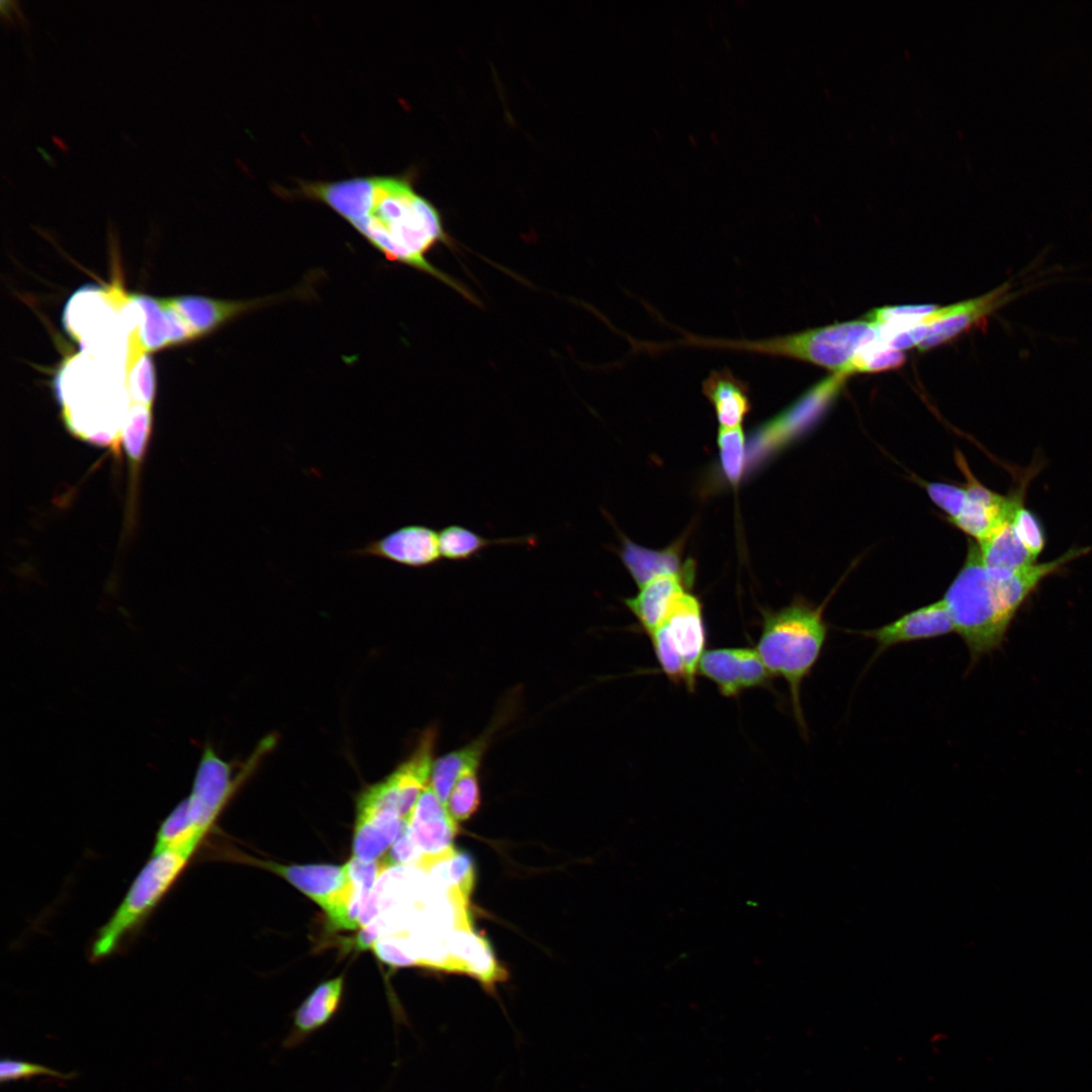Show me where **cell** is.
<instances>
[{"label":"cell","mask_w":1092,"mask_h":1092,"mask_svg":"<svg viewBox=\"0 0 1092 1092\" xmlns=\"http://www.w3.org/2000/svg\"><path fill=\"white\" fill-rule=\"evenodd\" d=\"M905 354L875 337L856 353L849 366L850 375L856 372L876 373L901 367Z\"/></svg>","instance_id":"cell-27"},{"label":"cell","mask_w":1092,"mask_h":1092,"mask_svg":"<svg viewBox=\"0 0 1092 1092\" xmlns=\"http://www.w3.org/2000/svg\"><path fill=\"white\" fill-rule=\"evenodd\" d=\"M477 770L464 771L454 784L447 800L446 808L457 823L468 820L478 809L480 790Z\"/></svg>","instance_id":"cell-29"},{"label":"cell","mask_w":1092,"mask_h":1092,"mask_svg":"<svg viewBox=\"0 0 1092 1092\" xmlns=\"http://www.w3.org/2000/svg\"><path fill=\"white\" fill-rule=\"evenodd\" d=\"M690 582L692 580L682 575L660 576L641 586L635 597L624 603L649 635L663 622L673 602L686 592Z\"/></svg>","instance_id":"cell-20"},{"label":"cell","mask_w":1092,"mask_h":1092,"mask_svg":"<svg viewBox=\"0 0 1092 1092\" xmlns=\"http://www.w3.org/2000/svg\"><path fill=\"white\" fill-rule=\"evenodd\" d=\"M1090 551L1092 545L1072 548L1054 560L1004 572L986 568L978 544L970 542L964 565L942 602L971 664L1002 645L1017 611L1044 578Z\"/></svg>","instance_id":"cell-2"},{"label":"cell","mask_w":1092,"mask_h":1092,"mask_svg":"<svg viewBox=\"0 0 1092 1092\" xmlns=\"http://www.w3.org/2000/svg\"><path fill=\"white\" fill-rule=\"evenodd\" d=\"M192 856L182 850L152 852L119 905L97 931L90 949L93 961L117 951L145 924L185 872Z\"/></svg>","instance_id":"cell-5"},{"label":"cell","mask_w":1092,"mask_h":1092,"mask_svg":"<svg viewBox=\"0 0 1092 1092\" xmlns=\"http://www.w3.org/2000/svg\"><path fill=\"white\" fill-rule=\"evenodd\" d=\"M144 313V325L139 327V337L146 352L194 341L192 333L167 298L145 294H128Z\"/></svg>","instance_id":"cell-18"},{"label":"cell","mask_w":1092,"mask_h":1092,"mask_svg":"<svg viewBox=\"0 0 1092 1092\" xmlns=\"http://www.w3.org/2000/svg\"><path fill=\"white\" fill-rule=\"evenodd\" d=\"M265 866L313 900L325 911L333 927L352 930L360 926L362 902L347 863L282 866L266 862Z\"/></svg>","instance_id":"cell-7"},{"label":"cell","mask_w":1092,"mask_h":1092,"mask_svg":"<svg viewBox=\"0 0 1092 1092\" xmlns=\"http://www.w3.org/2000/svg\"><path fill=\"white\" fill-rule=\"evenodd\" d=\"M201 841L182 799L159 826L153 851L182 850L193 855Z\"/></svg>","instance_id":"cell-25"},{"label":"cell","mask_w":1092,"mask_h":1092,"mask_svg":"<svg viewBox=\"0 0 1092 1092\" xmlns=\"http://www.w3.org/2000/svg\"><path fill=\"white\" fill-rule=\"evenodd\" d=\"M619 555L639 587L660 576L677 574L691 580L693 577L690 570L684 571L688 566H681L679 550L673 546L651 550L624 538Z\"/></svg>","instance_id":"cell-21"},{"label":"cell","mask_w":1092,"mask_h":1092,"mask_svg":"<svg viewBox=\"0 0 1092 1092\" xmlns=\"http://www.w3.org/2000/svg\"><path fill=\"white\" fill-rule=\"evenodd\" d=\"M457 825L429 784L420 796L410 821L411 832L422 851V858L417 866L419 869L423 870L428 863L453 849L452 842L458 831Z\"/></svg>","instance_id":"cell-15"},{"label":"cell","mask_w":1092,"mask_h":1092,"mask_svg":"<svg viewBox=\"0 0 1092 1092\" xmlns=\"http://www.w3.org/2000/svg\"><path fill=\"white\" fill-rule=\"evenodd\" d=\"M1012 284L1005 282L992 291L979 297L962 301L934 311V322L929 327L926 339L917 347L924 352L948 343L972 328L986 324L987 318L997 309L1020 295L1011 291Z\"/></svg>","instance_id":"cell-12"},{"label":"cell","mask_w":1092,"mask_h":1092,"mask_svg":"<svg viewBox=\"0 0 1092 1092\" xmlns=\"http://www.w3.org/2000/svg\"><path fill=\"white\" fill-rule=\"evenodd\" d=\"M125 388L134 403L153 407L156 392L155 366L152 358L144 354L131 366L125 368Z\"/></svg>","instance_id":"cell-30"},{"label":"cell","mask_w":1092,"mask_h":1092,"mask_svg":"<svg viewBox=\"0 0 1092 1092\" xmlns=\"http://www.w3.org/2000/svg\"><path fill=\"white\" fill-rule=\"evenodd\" d=\"M957 461L967 477L966 504L961 515L951 523L980 543L1011 518L1016 506L1023 500L1028 481L1022 482L1016 492L1002 495L989 489L973 475L960 452Z\"/></svg>","instance_id":"cell-8"},{"label":"cell","mask_w":1092,"mask_h":1092,"mask_svg":"<svg viewBox=\"0 0 1092 1092\" xmlns=\"http://www.w3.org/2000/svg\"><path fill=\"white\" fill-rule=\"evenodd\" d=\"M421 858L422 851L413 837L410 823L404 822L396 840L389 848V851L385 853L381 862L386 869L402 866L417 867Z\"/></svg>","instance_id":"cell-33"},{"label":"cell","mask_w":1092,"mask_h":1092,"mask_svg":"<svg viewBox=\"0 0 1092 1092\" xmlns=\"http://www.w3.org/2000/svg\"><path fill=\"white\" fill-rule=\"evenodd\" d=\"M977 544L982 562L990 570L1016 572L1036 563V559L1029 554L1016 536L1011 525V518L987 539Z\"/></svg>","instance_id":"cell-24"},{"label":"cell","mask_w":1092,"mask_h":1092,"mask_svg":"<svg viewBox=\"0 0 1092 1092\" xmlns=\"http://www.w3.org/2000/svg\"><path fill=\"white\" fill-rule=\"evenodd\" d=\"M702 390L714 407L720 428L741 427L751 408L749 387L729 368L712 371Z\"/></svg>","instance_id":"cell-19"},{"label":"cell","mask_w":1092,"mask_h":1092,"mask_svg":"<svg viewBox=\"0 0 1092 1092\" xmlns=\"http://www.w3.org/2000/svg\"><path fill=\"white\" fill-rule=\"evenodd\" d=\"M1011 525L1025 549L1037 559L1045 545V534L1038 518L1024 508L1023 500L1016 506Z\"/></svg>","instance_id":"cell-31"},{"label":"cell","mask_w":1092,"mask_h":1092,"mask_svg":"<svg viewBox=\"0 0 1092 1092\" xmlns=\"http://www.w3.org/2000/svg\"><path fill=\"white\" fill-rule=\"evenodd\" d=\"M849 376L846 373L830 374L785 411L757 427L748 442V466L760 465L811 427L837 397Z\"/></svg>","instance_id":"cell-6"},{"label":"cell","mask_w":1092,"mask_h":1092,"mask_svg":"<svg viewBox=\"0 0 1092 1092\" xmlns=\"http://www.w3.org/2000/svg\"><path fill=\"white\" fill-rule=\"evenodd\" d=\"M52 141H53V143H54V144H56V145H57V146H58V147H59V148H60V149H61L62 151H64V152H68V150H69V147L67 146V144H66V143H65V142H64V141H63V140H62L61 138H59V136H56V135H53V136H52Z\"/></svg>","instance_id":"cell-37"},{"label":"cell","mask_w":1092,"mask_h":1092,"mask_svg":"<svg viewBox=\"0 0 1092 1092\" xmlns=\"http://www.w3.org/2000/svg\"><path fill=\"white\" fill-rule=\"evenodd\" d=\"M690 140L692 141V143H693V145H694V146H695V145L697 146V142H695V139H694V136H693V135H690Z\"/></svg>","instance_id":"cell-39"},{"label":"cell","mask_w":1092,"mask_h":1092,"mask_svg":"<svg viewBox=\"0 0 1092 1092\" xmlns=\"http://www.w3.org/2000/svg\"><path fill=\"white\" fill-rule=\"evenodd\" d=\"M717 444L722 471L728 481L736 486L743 476L747 463L742 428H719Z\"/></svg>","instance_id":"cell-28"},{"label":"cell","mask_w":1092,"mask_h":1092,"mask_svg":"<svg viewBox=\"0 0 1092 1092\" xmlns=\"http://www.w3.org/2000/svg\"><path fill=\"white\" fill-rule=\"evenodd\" d=\"M451 972L467 974L486 988L507 978L506 970L496 961L489 942L476 933L471 925L453 930L447 938Z\"/></svg>","instance_id":"cell-16"},{"label":"cell","mask_w":1092,"mask_h":1092,"mask_svg":"<svg viewBox=\"0 0 1092 1092\" xmlns=\"http://www.w3.org/2000/svg\"><path fill=\"white\" fill-rule=\"evenodd\" d=\"M36 150H37V152H39V153H40V155L42 156V158H43V159H44V160H46V161H47V162H48V163H49V164H50L51 166H56V163H55L54 159H53V158L51 157V155H50V154H49V153H48V152H47V151H46L44 149H42L41 147L37 146V147H36Z\"/></svg>","instance_id":"cell-36"},{"label":"cell","mask_w":1092,"mask_h":1092,"mask_svg":"<svg viewBox=\"0 0 1092 1092\" xmlns=\"http://www.w3.org/2000/svg\"><path fill=\"white\" fill-rule=\"evenodd\" d=\"M650 634L661 637L681 659L689 678V690L693 691L698 666L706 651V629L699 600L687 592L681 594L673 602L663 622Z\"/></svg>","instance_id":"cell-10"},{"label":"cell","mask_w":1092,"mask_h":1092,"mask_svg":"<svg viewBox=\"0 0 1092 1092\" xmlns=\"http://www.w3.org/2000/svg\"><path fill=\"white\" fill-rule=\"evenodd\" d=\"M17 4H18V2H15V1H12V0H8V1L7 0H1L0 1V9H1L2 16L8 22L13 23L12 11L15 10Z\"/></svg>","instance_id":"cell-35"},{"label":"cell","mask_w":1092,"mask_h":1092,"mask_svg":"<svg viewBox=\"0 0 1092 1092\" xmlns=\"http://www.w3.org/2000/svg\"><path fill=\"white\" fill-rule=\"evenodd\" d=\"M439 543L444 559L463 562L475 558L482 551L492 546H527L533 548L537 546L538 539L535 535L487 538L463 525L451 524L439 532Z\"/></svg>","instance_id":"cell-22"},{"label":"cell","mask_w":1092,"mask_h":1092,"mask_svg":"<svg viewBox=\"0 0 1092 1092\" xmlns=\"http://www.w3.org/2000/svg\"><path fill=\"white\" fill-rule=\"evenodd\" d=\"M343 991V976L316 986L293 1012L292 1024L282 1045L294 1049L326 1026L340 1009Z\"/></svg>","instance_id":"cell-17"},{"label":"cell","mask_w":1092,"mask_h":1092,"mask_svg":"<svg viewBox=\"0 0 1092 1092\" xmlns=\"http://www.w3.org/2000/svg\"><path fill=\"white\" fill-rule=\"evenodd\" d=\"M494 730L492 725L469 744L434 761L430 786L445 806L458 778L466 770L478 769Z\"/></svg>","instance_id":"cell-23"},{"label":"cell","mask_w":1092,"mask_h":1092,"mask_svg":"<svg viewBox=\"0 0 1092 1092\" xmlns=\"http://www.w3.org/2000/svg\"><path fill=\"white\" fill-rule=\"evenodd\" d=\"M403 823L398 811L364 790L356 805L353 857L366 863L378 861L396 840Z\"/></svg>","instance_id":"cell-13"},{"label":"cell","mask_w":1092,"mask_h":1092,"mask_svg":"<svg viewBox=\"0 0 1092 1092\" xmlns=\"http://www.w3.org/2000/svg\"><path fill=\"white\" fill-rule=\"evenodd\" d=\"M877 326L866 316L796 334L763 340H723L698 337L696 347L726 349L786 357L808 362L834 373H849L858 350L873 340Z\"/></svg>","instance_id":"cell-4"},{"label":"cell","mask_w":1092,"mask_h":1092,"mask_svg":"<svg viewBox=\"0 0 1092 1092\" xmlns=\"http://www.w3.org/2000/svg\"><path fill=\"white\" fill-rule=\"evenodd\" d=\"M698 673L711 680L727 698L745 690L766 687L771 674L755 648H715L705 651Z\"/></svg>","instance_id":"cell-11"},{"label":"cell","mask_w":1092,"mask_h":1092,"mask_svg":"<svg viewBox=\"0 0 1092 1092\" xmlns=\"http://www.w3.org/2000/svg\"><path fill=\"white\" fill-rule=\"evenodd\" d=\"M823 609V605L817 607L796 600L776 612L765 613L755 646L771 676L787 681L795 717L803 729L802 684L819 660L828 635Z\"/></svg>","instance_id":"cell-3"},{"label":"cell","mask_w":1092,"mask_h":1092,"mask_svg":"<svg viewBox=\"0 0 1092 1092\" xmlns=\"http://www.w3.org/2000/svg\"><path fill=\"white\" fill-rule=\"evenodd\" d=\"M301 196L322 202L345 219L388 261L425 272L470 299L427 254L446 243L437 208L404 176H365L338 181L301 182Z\"/></svg>","instance_id":"cell-1"},{"label":"cell","mask_w":1092,"mask_h":1092,"mask_svg":"<svg viewBox=\"0 0 1092 1092\" xmlns=\"http://www.w3.org/2000/svg\"><path fill=\"white\" fill-rule=\"evenodd\" d=\"M711 136H713L714 143H715V144H718V141L716 140V138H717V136H716V133H715V132H711Z\"/></svg>","instance_id":"cell-38"},{"label":"cell","mask_w":1092,"mask_h":1092,"mask_svg":"<svg viewBox=\"0 0 1092 1092\" xmlns=\"http://www.w3.org/2000/svg\"><path fill=\"white\" fill-rule=\"evenodd\" d=\"M922 484L931 500L947 515L950 522L961 515L966 504L965 486L925 481Z\"/></svg>","instance_id":"cell-32"},{"label":"cell","mask_w":1092,"mask_h":1092,"mask_svg":"<svg viewBox=\"0 0 1092 1092\" xmlns=\"http://www.w3.org/2000/svg\"><path fill=\"white\" fill-rule=\"evenodd\" d=\"M352 557H372L415 569L429 568L442 559L439 532L422 524L401 526L346 552Z\"/></svg>","instance_id":"cell-9"},{"label":"cell","mask_w":1092,"mask_h":1092,"mask_svg":"<svg viewBox=\"0 0 1092 1092\" xmlns=\"http://www.w3.org/2000/svg\"><path fill=\"white\" fill-rule=\"evenodd\" d=\"M40 1075L64 1080L72 1079L74 1077L73 1073L64 1074L47 1066L20 1061L18 1059L3 1058L1 1060L0 1080L2 1083Z\"/></svg>","instance_id":"cell-34"},{"label":"cell","mask_w":1092,"mask_h":1092,"mask_svg":"<svg viewBox=\"0 0 1092 1092\" xmlns=\"http://www.w3.org/2000/svg\"><path fill=\"white\" fill-rule=\"evenodd\" d=\"M153 428V407L142 403H132L126 414L121 444L130 462V470L135 473L143 462Z\"/></svg>","instance_id":"cell-26"},{"label":"cell","mask_w":1092,"mask_h":1092,"mask_svg":"<svg viewBox=\"0 0 1092 1092\" xmlns=\"http://www.w3.org/2000/svg\"><path fill=\"white\" fill-rule=\"evenodd\" d=\"M954 632L942 600L920 607L876 629L856 632L877 644L875 657L896 645L929 640Z\"/></svg>","instance_id":"cell-14"}]
</instances>
